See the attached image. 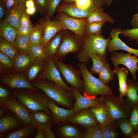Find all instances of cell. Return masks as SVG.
Returning <instances> with one entry per match:
<instances>
[{
	"label": "cell",
	"mask_w": 138,
	"mask_h": 138,
	"mask_svg": "<svg viewBox=\"0 0 138 138\" xmlns=\"http://www.w3.org/2000/svg\"><path fill=\"white\" fill-rule=\"evenodd\" d=\"M111 39L110 37L106 39L101 34H85L83 39L81 48L77 54L78 61L86 64L88 63L90 55L93 53L106 57V50Z\"/></svg>",
	"instance_id": "obj_1"
},
{
	"label": "cell",
	"mask_w": 138,
	"mask_h": 138,
	"mask_svg": "<svg viewBox=\"0 0 138 138\" xmlns=\"http://www.w3.org/2000/svg\"><path fill=\"white\" fill-rule=\"evenodd\" d=\"M32 84L42 90L50 99L59 105L68 109H73L74 99L71 93L52 81L45 80L34 82Z\"/></svg>",
	"instance_id": "obj_2"
},
{
	"label": "cell",
	"mask_w": 138,
	"mask_h": 138,
	"mask_svg": "<svg viewBox=\"0 0 138 138\" xmlns=\"http://www.w3.org/2000/svg\"><path fill=\"white\" fill-rule=\"evenodd\" d=\"M78 67L84 83V95L88 97L112 95L111 88L94 76L88 71L86 64L79 63Z\"/></svg>",
	"instance_id": "obj_3"
},
{
	"label": "cell",
	"mask_w": 138,
	"mask_h": 138,
	"mask_svg": "<svg viewBox=\"0 0 138 138\" xmlns=\"http://www.w3.org/2000/svg\"><path fill=\"white\" fill-rule=\"evenodd\" d=\"M33 91L18 92L15 94V97L30 110L33 111H43L52 116L48 102L50 99L45 94Z\"/></svg>",
	"instance_id": "obj_4"
},
{
	"label": "cell",
	"mask_w": 138,
	"mask_h": 138,
	"mask_svg": "<svg viewBox=\"0 0 138 138\" xmlns=\"http://www.w3.org/2000/svg\"><path fill=\"white\" fill-rule=\"evenodd\" d=\"M53 58L55 64L65 82L76 88L80 93H83L84 83L83 79L81 78L80 71L71 65Z\"/></svg>",
	"instance_id": "obj_5"
},
{
	"label": "cell",
	"mask_w": 138,
	"mask_h": 138,
	"mask_svg": "<svg viewBox=\"0 0 138 138\" xmlns=\"http://www.w3.org/2000/svg\"><path fill=\"white\" fill-rule=\"evenodd\" d=\"M0 107L13 112L19 120L26 124L32 125L31 110L13 96L0 98Z\"/></svg>",
	"instance_id": "obj_6"
},
{
	"label": "cell",
	"mask_w": 138,
	"mask_h": 138,
	"mask_svg": "<svg viewBox=\"0 0 138 138\" xmlns=\"http://www.w3.org/2000/svg\"><path fill=\"white\" fill-rule=\"evenodd\" d=\"M58 12L56 20L63 30L71 31L76 36L83 39L85 34L86 27L87 23L86 18H76L70 17L64 13Z\"/></svg>",
	"instance_id": "obj_7"
},
{
	"label": "cell",
	"mask_w": 138,
	"mask_h": 138,
	"mask_svg": "<svg viewBox=\"0 0 138 138\" xmlns=\"http://www.w3.org/2000/svg\"><path fill=\"white\" fill-rule=\"evenodd\" d=\"M83 39L77 36L63 34L62 40L54 57L60 60L64 59L68 53H78L82 47Z\"/></svg>",
	"instance_id": "obj_8"
},
{
	"label": "cell",
	"mask_w": 138,
	"mask_h": 138,
	"mask_svg": "<svg viewBox=\"0 0 138 138\" xmlns=\"http://www.w3.org/2000/svg\"><path fill=\"white\" fill-rule=\"evenodd\" d=\"M106 5L103 0H95L89 7L85 9L78 8L74 3L61 5L58 6L57 9L58 12L64 13L72 17L83 18H87L90 13Z\"/></svg>",
	"instance_id": "obj_9"
},
{
	"label": "cell",
	"mask_w": 138,
	"mask_h": 138,
	"mask_svg": "<svg viewBox=\"0 0 138 138\" xmlns=\"http://www.w3.org/2000/svg\"><path fill=\"white\" fill-rule=\"evenodd\" d=\"M111 56L110 59L115 68L120 64L125 66L131 73L133 80L137 81L136 72L138 70V57L132 55L129 52H114Z\"/></svg>",
	"instance_id": "obj_10"
},
{
	"label": "cell",
	"mask_w": 138,
	"mask_h": 138,
	"mask_svg": "<svg viewBox=\"0 0 138 138\" xmlns=\"http://www.w3.org/2000/svg\"><path fill=\"white\" fill-rule=\"evenodd\" d=\"M79 125L68 121L58 124L55 125L54 134L61 138H83L85 129Z\"/></svg>",
	"instance_id": "obj_11"
},
{
	"label": "cell",
	"mask_w": 138,
	"mask_h": 138,
	"mask_svg": "<svg viewBox=\"0 0 138 138\" xmlns=\"http://www.w3.org/2000/svg\"><path fill=\"white\" fill-rule=\"evenodd\" d=\"M31 119L32 125L37 129L41 128L43 130L47 138H56L52 129V120L51 116L43 111L31 110Z\"/></svg>",
	"instance_id": "obj_12"
},
{
	"label": "cell",
	"mask_w": 138,
	"mask_h": 138,
	"mask_svg": "<svg viewBox=\"0 0 138 138\" xmlns=\"http://www.w3.org/2000/svg\"><path fill=\"white\" fill-rule=\"evenodd\" d=\"M61 74L55 64L53 57H49L41 75V77L43 79L48 80L56 83L72 93L73 87H69L65 83Z\"/></svg>",
	"instance_id": "obj_13"
},
{
	"label": "cell",
	"mask_w": 138,
	"mask_h": 138,
	"mask_svg": "<svg viewBox=\"0 0 138 138\" xmlns=\"http://www.w3.org/2000/svg\"><path fill=\"white\" fill-rule=\"evenodd\" d=\"M112 95L101 96L102 101L114 120L126 118L127 115L122 105L123 100Z\"/></svg>",
	"instance_id": "obj_14"
},
{
	"label": "cell",
	"mask_w": 138,
	"mask_h": 138,
	"mask_svg": "<svg viewBox=\"0 0 138 138\" xmlns=\"http://www.w3.org/2000/svg\"><path fill=\"white\" fill-rule=\"evenodd\" d=\"M72 87V94L75 101L72 110L75 115L83 109L97 106L101 102V96L98 98L96 96L89 97L83 95L76 88Z\"/></svg>",
	"instance_id": "obj_15"
},
{
	"label": "cell",
	"mask_w": 138,
	"mask_h": 138,
	"mask_svg": "<svg viewBox=\"0 0 138 138\" xmlns=\"http://www.w3.org/2000/svg\"><path fill=\"white\" fill-rule=\"evenodd\" d=\"M122 30L120 29L115 28L111 30L109 34L111 39L108 43L107 50L111 53L117 50H124L138 57V49L129 47L119 38V35L121 34Z\"/></svg>",
	"instance_id": "obj_16"
},
{
	"label": "cell",
	"mask_w": 138,
	"mask_h": 138,
	"mask_svg": "<svg viewBox=\"0 0 138 138\" xmlns=\"http://www.w3.org/2000/svg\"><path fill=\"white\" fill-rule=\"evenodd\" d=\"M39 22L42 26L44 30L41 43L44 47L58 32L63 30L56 19L52 21L47 16L41 18Z\"/></svg>",
	"instance_id": "obj_17"
},
{
	"label": "cell",
	"mask_w": 138,
	"mask_h": 138,
	"mask_svg": "<svg viewBox=\"0 0 138 138\" xmlns=\"http://www.w3.org/2000/svg\"><path fill=\"white\" fill-rule=\"evenodd\" d=\"M55 102L50 99L48 102L49 107L52 114V125H56L67 121L69 118L75 115L72 109L61 108Z\"/></svg>",
	"instance_id": "obj_18"
},
{
	"label": "cell",
	"mask_w": 138,
	"mask_h": 138,
	"mask_svg": "<svg viewBox=\"0 0 138 138\" xmlns=\"http://www.w3.org/2000/svg\"><path fill=\"white\" fill-rule=\"evenodd\" d=\"M1 81L13 88H27L38 91L39 89L30 83L24 76L20 74H12L2 78Z\"/></svg>",
	"instance_id": "obj_19"
},
{
	"label": "cell",
	"mask_w": 138,
	"mask_h": 138,
	"mask_svg": "<svg viewBox=\"0 0 138 138\" xmlns=\"http://www.w3.org/2000/svg\"><path fill=\"white\" fill-rule=\"evenodd\" d=\"M67 121L78 124L85 128L91 125H100L90 108L82 110L69 118Z\"/></svg>",
	"instance_id": "obj_20"
},
{
	"label": "cell",
	"mask_w": 138,
	"mask_h": 138,
	"mask_svg": "<svg viewBox=\"0 0 138 138\" xmlns=\"http://www.w3.org/2000/svg\"><path fill=\"white\" fill-rule=\"evenodd\" d=\"M90 109L101 126L111 124L114 120L102 99L99 104Z\"/></svg>",
	"instance_id": "obj_21"
},
{
	"label": "cell",
	"mask_w": 138,
	"mask_h": 138,
	"mask_svg": "<svg viewBox=\"0 0 138 138\" xmlns=\"http://www.w3.org/2000/svg\"><path fill=\"white\" fill-rule=\"evenodd\" d=\"M26 8L25 5L20 4L7 11V13L4 20L17 29L20 26V17Z\"/></svg>",
	"instance_id": "obj_22"
},
{
	"label": "cell",
	"mask_w": 138,
	"mask_h": 138,
	"mask_svg": "<svg viewBox=\"0 0 138 138\" xmlns=\"http://www.w3.org/2000/svg\"><path fill=\"white\" fill-rule=\"evenodd\" d=\"M19 119L10 114H4L0 117V135H3L7 132L19 126Z\"/></svg>",
	"instance_id": "obj_23"
},
{
	"label": "cell",
	"mask_w": 138,
	"mask_h": 138,
	"mask_svg": "<svg viewBox=\"0 0 138 138\" xmlns=\"http://www.w3.org/2000/svg\"><path fill=\"white\" fill-rule=\"evenodd\" d=\"M37 57L33 54H18L13 59L15 69L22 70L30 67Z\"/></svg>",
	"instance_id": "obj_24"
},
{
	"label": "cell",
	"mask_w": 138,
	"mask_h": 138,
	"mask_svg": "<svg viewBox=\"0 0 138 138\" xmlns=\"http://www.w3.org/2000/svg\"><path fill=\"white\" fill-rule=\"evenodd\" d=\"M113 70L117 76L119 80V98L123 100V97L125 95L127 88V80L129 72L125 67L120 68L118 66Z\"/></svg>",
	"instance_id": "obj_25"
},
{
	"label": "cell",
	"mask_w": 138,
	"mask_h": 138,
	"mask_svg": "<svg viewBox=\"0 0 138 138\" xmlns=\"http://www.w3.org/2000/svg\"><path fill=\"white\" fill-rule=\"evenodd\" d=\"M19 32L16 29L8 23L3 21L0 24V36L14 44Z\"/></svg>",
	"instance_id": "obj_26"
},
{
	"label": "cell",
	"mask_w": 138,
	"mask_h": 138,
	"mask_svg": "<svg viewBox=\"0 0 138 138\" xmlns=\"http://www.w3.org/2000/svg\"><path fill=\"white\" fill-rule=\"evenodd\" d=\"M87 22L101 21L111 24H114L115 21L110 16L103 11L102 7H100L90 13L86 18Z\"/></svg>",
	"instance_id": "obj_27"
},
{
	"label": "cell",
	"mask_w": 138,
	"mask_h": 138,
	"mask_svg": "<svg viewBox=\"0 0 138 138\" xmlns=\"http://www.w3.org/2000/svg\"><path fill=\"white\" fill-rule=\"evenodd\" d=\"M29 41V36L18 35L13 44L18 54H33L28 46Z\"/></svg>",
	"instance_id": "obj_28"
},
{
	"label": "cell",
	"mask_w": 138,
	"mask_h": 138,
	"mask_svg": "<svg viewBox=\"0 0 138 138\" xmlns=\"http://www.w3.org/2000/svg\"><path fill=\"white\" fill-rule=\"evenodd\" d=\"M63 34L58 33L48 42L44 47L46 54L49 57H54L61 42Z\"/></svg>",
	"instance_id": "obj_29"
},
{
	"label": "cell",
	"mask_w": 138,
	"mask_h": 138,
	"mask_svg": "<svg viewBox=\"0 0 138 138\" xmlns=\"http://www.w3.org/2000/svg\"><path fill=\"white\" fill-rule=\"evenodd\" d=\"M26 125L21 129L11 132L5 136V138H26L31 137L37 128L32 125Z\"/></svg>",
	"instance_id": "obj_30"
},
{
	"label": "cell",
	"mask_w": 138,
	"mask_h": 138,
	"mask_svg": "<svg viewBox=\"0 0 138 138\" xmlns=\"http://www.w3.org/2000/svg\"><path fill=\"white\" fill-rule=\"evenodd\" d=\"M138 91L137 83L133 80L128 79L125 95L132 106L138 105Z\"/></svg>",
	"instance_id": "obj_31"
},
{
	"label": "cell",
	"mask_w": 138,
	"mask_h": 138,
	"mask_svg": "<svg viewBox=\"0 0 138 138\" xmlns=\"http://www.w3.org/2000/svg\"><path fill=\"white\" fill-rule=\"evenodd\" d=\"M89 57L93 63L90 72L92 74L99 73L103 67L108 63L106 57H102L96 53L91 54Z\"/></svg>",
	"instance_id": "obj_32"
},
{
	"label": "cell",
	"mask_w": 138,
	"mask_h": 138,
	"mask_svg": "<svg viewBox=\"0 0 138 138\" xmlns=\"http://www.w3.org/2000/svg\"><path fill=\"white\" fill-rule=\"evenodd\" d=\"M44 61L39 57H37L28 71L27 76L29 80L34 79L38 74L44 68Z\"/></svg>",
	"instance_id": "obj_33"
},
{
	"label": "cell",
	"mask_w": 138,
	"mask_h": 138,
	"mask_svg": "<svg viewBox=\"0 0 138 138\" xmlns=\"http://www.w3.org/2000/svg\"><path fill=\"white\" fill-rule=\"evenodd\" d=\"M28 45L31 51L36 57L44 61H48L49 57L45 53L44 47L42 44L33 43L30 40Z\"/></svg>",
	"instance_id": "obj_34"
},
{
	"label": "cell",
	"mask_w": 138,
	"mask_h": 138,
	"mask_svg": "<svg viewBox=\"0 0 138 138\" xmlns=\"http://www.w3.org/2000/svg\"><path fill=\"white\" fill-rule=\"evenodd\" d=\"M0 50L13 60L18 54L13 44L1 38H0Z\"/></svg>",
	"instance_id": "obj_35"
},
{
	"label": "cell",
	"mask_w": 138,
	"mask_h": 138,
	"mask_svg": "<svg viewBox=\"0 0 138 138\" xmlns=\"http://www.w3.org/2000/svg\"><path fill=\"white\" fill-rule=\"evenodd\" d=\"M98 78L103 83L108 84L113 79L114 73L110 68L108 63L104 66L99 73Z\"/></svg>",
	"instance_id": "obj_36"
},
{
	"label": "cell",
	"mask_w": 138,
	"mask_h": 138,
	"mask_svg": "<svg viewBox=\"0 0 138 138\" xmlns=\"http://www.w3.org/2000/svg\"><path fill=\"white\" fill-rule=\"evenodd\" d=\"M105 23L101 21L87 22L86 27L85 34H101L102 28Z\"/></svg>",
	"instance_id": "obj_37"
},
{
	"label": "cell",
	"mask_w": 138,
	"mask_h": 138,
	"mask_svg": "<svg viewBox=\"0 0 138 138\" xmlns=\"http://www.w3.org/2000/svg\"><path fill=\"white\" fill-rule=\"evenodd\" d=\"M85 129L83 138H102L101 126L100 125L90 126Z\"/></svg>",
	"instance_id": "obj_38"
},
{
	"label": "cell",
	"mask_w": 138,
	"mask_h": 138,
	"mask_svg": "<svg viewBox=\"0 0 138 138\" xmlns=\"http://www.w3.org/2000/svg\"><path fill=\"white\" fill-rule=\"evenodd\" d=\"M43 32V28L41 24L40 23L37 24L29 36L30 41L34 43L41 44Z\"/></svg>",
	"instance_id": "obj_39"
},
{
	"label": "cell",
	"mask_w": 138,
	"mask_h": 138,
	"mask_svg": "<svg viewBox=\"0 0 138 138\" xmlns=\"http://www.w3.org/2000/svg\"><path fill=\"white\" fill-rule=\"evenodd\" d=\"M119 126L122 132L127 137H131L135 133V131L129 121L125 119L121 122Z\"/></svg>",
	"instance_id": "obj_40"
},
{
	"label": "cell",
	"mask_w": 138,
	"mask_h": 138,
	"mask_svg": "<svg viewBox=\"0 0 138 138\" xmlns=\"http://www.w3.org/2000/svg\"><path fill=\"white\" fill-rule=\"evenodd\" d=\"M129 121L134 131H138V105L132 106Z\"/></svg>",
	"instance_id": "obj_41"
},
{
	"label": "cell",
	"mask_w": 138,
	"mask_h": 138,
	"mask_svg": "<svg viewBox=\"0 0 138 138\" xmlns=\"http://www.w3.org/2000/svg\"><path fill=\"white\" fill-rule=\"evenodd\" d=\"M121 34L124 37L129 38L131 40H135L138 44V28L122 29Z\"/></svg>",
	"instance_id": "obj_42"
},
{
	"label": "cell",
	"mask_w": 138,
	"mask_h": 138,
	"mask_svg": "<svg viewBox=\"0 0 138 138\" xmlns=\"http://www.w3.org/2000/svg\"><path fill=\"white\" fill-rule=\"evenodd\" d=\"M108 124L101 126L102 138H114L117 135V133Z\"/></svg>",
	"instance_id": "obj_43"
},
{
	"label": "cell",
	"mask_w": 138,
	"mask_h": 138,
	"mask_svg": "<svg viewBox=\"0 0 138 138\" xmlns=\"http://www.w3.org/2000/svg\"><path fill=\"white\" fill-rule=\"evenodd\" d=\"M61 0H48L47 14V16L50 18L53 15Z\"/></svg>",
	"instance_id": "obj_44"
},
{
	"label": "cell",
	"mask_w": 138,
	"mask_h": 138,
	"mask_svg": "<svg viewBox=\"0 0 138 138\" xmlns=\"http://www.w3.org/2000/svg\"><path fill=\"white\" fill-rule=\"evenodd\" d=\"M29 15L26 13L25 9L20 19V25L27 27H34V26L30 20Z\"/></svg>",
	"instance_id": "obj_45"
},
{
	"label": "cell",
	"mask_w": 138,
	"mask_h": 138,
	"mask_svg": "<svg viewBox=\"0 0 138 138\" xmlns=\"http://www.w3.org/2000/svg\"><path fill=\"white\" fill-rule=\"evenodd\" d=\"M12 59L7 55L0 52V62L1 63L8 68H11L14 65Z\"/></svg>",
	"instance_id": "obj_46"
},
{
	"label": "cell",
	"mask_w": 138,
	"mask_h": 138,
	"mask_svg": "<svg viewBox=\"0 0 138 138\" xmlns=\"http://www.w3.org/2000/svg\"><path fill=\"white\" fill-rule=\"evenodd\" d=\"M95 0H76L74 3L78 8L83 9L89 7Z\"/></svg>",
	"instance_id": "obj_47"
},
{
	"label": "cell",
	"mask_w": 138,
	"mask_h": 138,
	"mask_svg": "<svg viewBox=\"0 0 138 138\" xmlns=\"http://www.w3.org/2000/svg\"><path fill=\"white\" fill-rule=\"evenodd\" d=\"M19 34L23 36H30L33 31L34 28L20 25L17 29Z\"/></svg>",
	"instance_id": "obj_48"
},
{
	"label": "cell",
	"mask_w": 138,
	"mask_h": 138,
	"mask_svg": "<svg viewBox=\"0 0 138 138\" xmlns=\"http://www.w3.org/2000/svg\"><path fill=\"white\" fill-rule=\"evenodd\" d=\"M6 11L20 4L19 0H2Z\"/></svg>",
	"instance_id": "obj_49"
},
{
	"label": "cell",
	"mask_w": 138,
	"mask_h": 138,
	"mask_svg": "<svg viewBox=\"0 0 138 138\" xmlns=\"http://www.w3.org/2000/svg\"><path fill=\"white\" fill-rule=\"evenodd\" d=\"M48 1V0H36L35 2L40 11L43 12L47 10Z\"/></svg>",
	"instance_id": "obj_50"
},
{
	"label": "cell",
	"mask_w": 138,
	"mask_h": 138,
	"mask_svg": "<svg viewBox=\"0 0 138 138\" xmlns=\"http://www.w3.org/2000/svg\"><path fill=\"white\" fill-rule=\"evenodd\" d=\"M36 134L34 138H47L46 134L43 130L41 128H38Z\"/></svg>",
	"instance_id": "obj_51"
},
{
	"label": "cell",
	"mask_w": 138,
	"mask_h": 138,
	"mask_svg": "<svg viewBox=\"0 0 138 138\" xmlns=\"http://www.w3.org/2000/svg\"><path fill=\"white\" fill-rule=\"evenodd\" d=\"M131 24L133 28H138V12L133 16L131 19Z\"/></svg>",
	"instance_id": "obj_52"
},
{
	"label": "cell",
	"mask_w": 138,
	"mask_h": 138,
	"mask_svg": "<svg viewBox=\"0 0 138 138\" xmlns=\"http://www.w3.org/2000/svg\"><path fill=\"white\" fill-rule=\"evenodd\" d=\"M9 94L8 91L4 88L0 87V98H4L9 96Z\"/></svg>",
	"instance_id": "obj_53"
},
{
	"label": "cell",
	"mask_w": 138,
	"mask_h": 138,
	"mask_svg": "<svg viewBox=\"0 0 138 138\" xmlns=\"http://www.w3.org/2000/svg\"><path fill=\"white\" fill-rule=\"evenodd\" d=\"M5 10L6 9L3 4L2 0H0V20L1 22H2V20L5 16Z\"/></svg>",
	"instance_id": "obj_54"
},
{
	"label": "cell",
	"mask_w": 138,
	"mask_h": 138,
	"mask_svg": "<svg viewBox=\"0 0 138 138\" xmlns=\"http://www.w3.org/2000/svg\"><path fill=\"white\" fill-rule=\"evenodd\" d=\"M37 10V7L35 6L29 8H26V13L29 15H32L36 12Z\"/></svg>",
	"instance_id": "obj_55"
},
{
	"label": "cell",
	"mask_w": 138,
	"mask_h": 138,
	"mask_svg": "<svg viewBox=\"0 0 138 138\" xmlns=\"http://www.w3.org/2000/svg\"><path fill=\"white\" fill-rule=\"evenodd\" d=\"M34 2L33 0H27L25 4L26 8H29L35 6Z\"/></svg>",
	"instance_id": "obj_56"
},
{
	"label": "cell",
	"mask_w": 138,
	"mask_h": 138,
	"mask_svg": "<svg viewBox=\"0 0 138 138\" xmlns=\"http://www.w3.org/2000/svg\"><path fill=\"white\" fill-rule=\"evenodd\" d=\"M5 109L1 107L0 108V117L3 115L5 112Z\"/></svg>",
	"instance_id": "obj_57"
},
{
	"label": "cell",
	"mask_w": 138,
	"mask_h": 138,
	"mask_svg": "<svg viewBox=\"0 0 138 138\" xmlns=\"http://www.w3.org/2000/svg\"><path fill=\"white\" fill-rule=\"evenodd\" d=\"M106 3V5L108 6H110L112 3V0H103Z\"/></svg>",
	"instance_id": "obj_58"
},
{
	"label": "cell",
	"mask_w": 138,
	"mask_h": 138,
	"mask_svg": "<svg viewBox=\"0 0 138 138\" xmlns=\"http://www.w3.org/2000/svg\"><path fill=\"white\" fill-rule=\"evenodd\" d=\"M131 138H138V131L137 132L132 135L131 137Z\"/></svg>",
	"instance_id": "obj_59"
},
{
	"label": "cell",
	"mask_w": 138,
	"mask_h": 138,
	"mask_svg": "<svg viewBox=\"0 0 138 138\" xmlns=\"http://www.w3.org/2000/svg\"><path fill=\"white\" fill-rule=\"evenodd\" d=\"M76 0H64L65 2L67 3L75 2Z\"/></svg>",
	"instance_id": "obj_60"
},
{
	"label": "cell",
	"mask_w": 138,
	"mask_h": 138,
	"mask_svg": "<svg viewBox=\"0 0 138 138\" xmlns=\"http://www.w3.org/2000/svg\"><path fill=\"white\" fill-rule=\"evenodd\" d=\"M27 0H19L20 3L23 4H25Z\"/></svg>",
	"instance_id": "obj_61"
},
{
	"label": "cell",
	"mask_w": 138,
	"mask_h": 138,
	"mask_svg": "<svg viewBox=\"0 0 138 138\" xmlns=\"http://www.w3.org/2000/svg\"><path fill=\"white\" fill-rule=\"evenodd\" d=\"M33 0L34 1V2H35L36 0Z\"/></svg>",
	"instance_id": "obj_62"
},
{
	"label": "cell",
	"mask_w": 138,
	"mask_h": 138,
	"mask_svg": "<svg viewBox=\"0 0 138 138\" xmlns=\"http://www.w3.org/2000/svg\"><path fill=\"white\" fill-rule=\"evenodd\" d=\"M138 86V83H137Z\"/></svg>",
	"instance_id": "obj_63"
}]
</instances>
